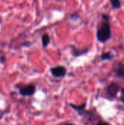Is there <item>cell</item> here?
<instances>
[{
  "label": "cell",
  "mask_w": 124,
  "mask_h": 125,
  "mask_svg": "<svg viewBox=\"0 0 124 125\" xmlns=\"http://www.w3.org/2000/svg\"><path fill=\"white\" fill-rule=\"evenodd\" d=\"M116 73L119 77H123L124 75V66L123 64L119 65V67L116 70Z\"/></svg>",
  "instance_id": "cell-10"
},
{
  "label": "cell",
  "mask_w": 124,
  "mask_h": 125,
  "mask_svg": "<svg viewBox=\"0 0 124 125\" xmlns=\"http://www.w3.org/2000/svg\"><path fill=\"white\" fill-rule=\"evenodd\" d=\"M50 72L54 78H64L67 74V68L64 66H56L50 68Z\"/></svg>",
  "instance_id": "cell-3"
},
{
  "label": "cell",
  "mask_w": 124,
  "mask_h": 125,
  "mask_svg": "<svg viewBox=\"0 0 124 125\" xmlns=\"http://www.w3.org/2000/svg\"><path fill=\"white\" fill-rule=\"evenodd\" d=\"M70 48H72V54L74 56H80L83 54H85L88 51V49H84V50H80V49H77L76 48L75 46L72 45L70 46Z\"/></svg>",
  "instance_id": "cell-6"
},
{
  "label": "cell",
  "mask_w": 124,
  "mask_h": 125,
  "mask_svg": "<svg viewBox=\"0 0 124 125\" xmlns=\"http://www.w3.org/2000/svg\"><path fill=\"white\" fill-rule=\"evenodd\" d=\"M111 37V28L110 23L105 22L102 23L96 33L97 40L100 42H107Z\"/></svg>",
  "instance_id": "cell-1"
},
{
  "label": "cell",
  "mask_w": 124,
  "mask_h": 125,
  "mask_svg": "<svg viewBox=\"0 0 124 125\" xmlns=\"http://www.w3.org/2000/svg\"><path fill=\"white\" fill-rule=\"evenodd\" d=\"M3 116H4V112H3L2 111H1V110H0V119H2Z\"/></svg>",
  "instance_id": "cell-17"
},
{
  "label": "cell",
  "mask_w": 124,
  "mask_h": 125,
  "mask_svg": "<svg viewBox=\"0 0 124 125\" xmlns=\"http://www.w3.org/2000/svg\"><path fill=\"white\" fill-rule=\"evenodd\" d=\"M69 105H70V107L72 108L75 111H76L80 115H83V114L86 112L85 109H86V103H83V104L81 105H74V104H72V103H70Z\"/></svg>",
  "instance_id": "cell-5"
},
{
  "label": "cell",
  "mask_w": 124,
  "mask_h": 125,
  "mask_svg": "<svg viewBox=\"0 0 124 125\" xmlns=\"http://www.w3.org/2000/svg\"><path fill=\"white\" fill-rule=\"evenodd\" d=\"M120 90V86L116 83H110L107 88V92L111 97H115Z\"/></svg>",
  "instance_id": "cell-4"
},
{
  "label": "cell",
  "mask_w": 124,
  "mask_h": 125,
  "mask_svg": "<svg viewBox=\"0 0 124 125\" xmlns=\"http://www.w3.org/2000/svg\"><path fill=\"white\" fill-rule=\"evenodd\" d=\"M36 86L34 84H28L19 88V94L23 97H31L34 94Z\"/></svg>",
  "instance_id": "cell-2"
},
{
  "label": "cell",
  "mask_w": 124,
  "mask_h": 125,
  "mask_svg": "<svg viewBox=\"0 0 124 125\" xmlns=\"http://www.w3.org/2000/svg\"><path fill=\"white\" fill-rule=\"evenodd\" d=\"M6 60H7V58H6L5 56H2L0 57V63L1 64H4Z\"/></svg>",
  "instance_id": "cell-13"
},
{
  "label": "cell",
  "mask_w": 124,
  "mask_h": 125,
  "mask_svg": "<svg viewBox=\"0 0 124 125\" xmlns=\"http://www.w3.org/2000/svg\"><path fill=\"white\" fill-rule=\"evenodd\" d=\"M1 22H2V18H1V17H0V24L1 23Z\"/></svg>",
  "instance_id": "cell-18"
},
{
  "label": "cell",
  "mask_w": 124,
  "mask_h": 125,
  "mask_svg": "<svg viewBox=\"0 0 124 125\" xmlns=\"http://www.w3.org/2000/svg\"><path fill=\"white\" fill-rule=\"evenodd\" d=\"M102 18H103L106 22L110 20V16H109L108 15H107V14H102Z\"/></svg>",
  "instance_id": "cell-12"
},
{
  "label": "cell",
  "mask_w": 124,
  "mask_h": 125,
  "mask_svg": "<svg viewBox=\"0 0 124 125\" xmlns=\"http://www.w3.org/2000/svg\"><path fill=\"white\" fill-rule=\"evenodd\" d=\"M97 125H110V124H108V123H106V122H100V123H99Z\"/></svg>",
  "instance_id": "cell-16"
},
{
  "label": "cell",
  "mask_w": 124,
  "mask_h": 125,
  "mask_svg": "<svg viewBox=\"0 0 124 125\" xmlns=\"http://www.w3.org/2000/svg\"><path fill=\"white\" fill-rule=\"evenodd\" d=\"M123 77H124V76H123Z\"/></svg>",
  "instance_id": "cell-20"
},
{
  "label": "cell",
  "mask_w": 124,
  "mask_h": 125,
  "mask_svg": "<svg viewBox=\"0 0 124 125\" xmlns=\"http://www.w3.org/2000/svg\"><path fill=\"white\" fill-rule=\"evenodd\" d=\"M79 18H80V15L77 12H74L70 15V19L73 21H76Z\"/></svg>",
  "instance_id": "cell-11"
},
{
  "label": "cell",
  "mask_w": 124,
  "mask_h": 125,
  "mask_svg": "<svg viewBox=\"0 0 124 125\" xmlns=\"http://www.w3.org/2000/svg\"><path fill=\"white\" fill-rule=\"evenodd\" d=\"M120 100H121L123 103H124V88L121 89V94Z\"/></svg>",
  "instance_id": "cell-14"
},
{
  "label": "cell",
  "mask_w": 124,
  "mask_h": 125,
  "mask_svg": "<svg viewBox=\"0 0 124 125\" xmlns=\"http://www.w3.org/2000/svg\"><path fill=\"white\" fill-rule=\"evenodd\" d=\"M31 42H23L21 45L22 46H24V47H29V46H30L31 45Z\"/></svg>",
  "instance_id": "cell-15"
},
{
  "label": "cell",
  "mask_w": 124,
  "mask_h": 125,
  "mask_svg": "<svg viewBox=\"0 0 124 125\" xmlns=\"http://www.w3.org/2000/svg\"><path fill=\"white\" fill-rule=\"evenodd\" d=\"M72 125V124H67V125Z\"/></svg>",
  "instance_id": "cell-19"
},
{
  "label": "cell",
  "mask_w": 124,
  "mask_h": 125,
  "mask_svg": "<svg viewBox=\"0 0 124 125\" xmlns=\"http://www.w3.org/2000/svg\"><path fill=\"white\" fill-rule=\"evenodd\" d=\"M110 3L112 7L115 9H119L121 7V2L118 0H111Z\"/></svg>",
  "instance_id": "cell-9"
},
{
  "label": "cell",
  "mask_w": 124,
  "mask_h": 125,
  "mask_svg": "<svg viewBox=\"0 0 124 125\" xmlns=\"http://www.w3.org/2000/svg\"><path fill=\"white\" fill-rule=\"evenodd\" d=\"M50 42V37L48 34H44L42 36V45L44 48H47Z\"/></svg>",
  "instance_id": "cell-7"
},
{
  "label": "cell",
  "mask_w": 124,
  "mask_h": 125,
  "mask_svg": "<svg viewBox=\"0 0 124 125\" xmlns=\"http://www.w3.org/2000/svg\"><path fill=\"white\" fill-rule=\"evenodd\" d=\"M113 58V56L110 53H103L101 55V59L102 60H110Z\"/></svg>",
  "instance_id": "cell-8"
}]
</instances>
